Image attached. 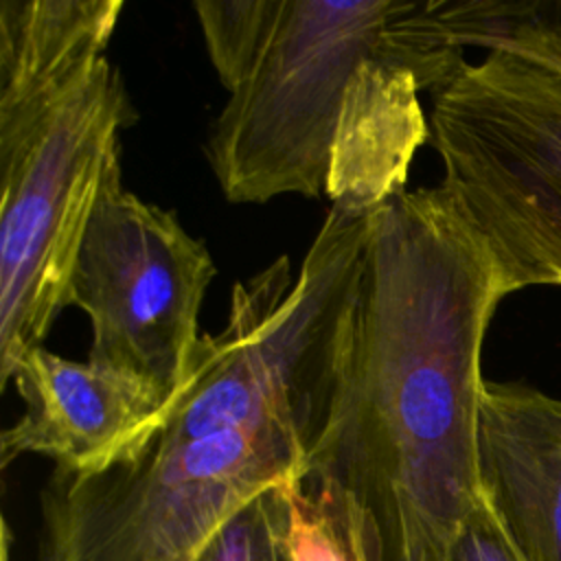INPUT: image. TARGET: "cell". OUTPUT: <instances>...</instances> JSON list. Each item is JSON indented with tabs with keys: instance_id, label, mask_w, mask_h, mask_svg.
Segmentation results:
<instances>
[{
	"instance_id": "obj_1",
	"label": "cell",
	"mask_w": 561,
	"mask_h": 561,
	"mask_svg": "<svg viewBox=\"0 0 561 561\" xmlns=\"http://www.w3.org/2000/svg\"><path fill=\"white\" fill-rule=\"evenodd\" d=\"M513 285L443 186L368 217L331 412L302 491L355 526L373 561H451L484 491L482 344Z\"/></svg>"
},
{
	"instance_id": "obj_2",
	"label": "cell",
	"mask_w": 561,
	"mask_h": 561,
	"mask_svg": "<svg viewBox=\"0 0 561 561\" xmlns=\"http://www.w3.org/2000/svg\"><path fill=\"white\" fill-rule=\"evenodd\" d=\"M370 213L329 208L298 274L280 254L232 287L158 425L110 467L50 473L35 561H178L245 504L302 484L331 412Z\"/></svg>"
},
{
	"instance_id": "obj_3",
	"label": "cell",
	"mask_w": 561,
	"mask_h": 561,
	"mask_svg": "<svg viewBox=\"0 0 561 561\" xmlns=\"http://www.w3.org/2000/svg\"><path fill=\"white\" fill-rule=\"evenodd\" d=\"M373 57L405 61L434 94L467 61L443 39L432 0H280L208 131L206 156L224 197L263 204L320 195L346 88Z\"/></svg>"
},
{
	"instance_id": "obj_4",
	"label": "cell",
	"mask_w": 561,
	"mask_h": 561,
	"mask_svg": "<svg viewBox=\"0 0 561 561\" xmlns=\"http://www.w3.org/2000/svg\"><path fill=\"white\" fill-rule=\"evenodd\" d=\"M134 118L107 57L37 101L0 110V390L68 305L101 182Z\"/></svg>"
},
{
	"instance_id": "obj_5",
	"label": "cell",
	"mask_w": 561,
	"mask_h": 561,
	"mask_svg": "<svg viewBox=\"0 0 561 561\" xmlns=\"http://www.w3.org/2000/svg\"><path fill=\"white\" fill-rule=\"evenodd\" d=\"M430 125L440 186L513 289L561 287V75L486 53L434 94Z\"/></svg>"
},
{
	"instance_id": "obj_6",
	"label": "cell",
	"mask_w": 561,
	"mask_h": 561,
	"mask_svg": "<svg viewBox=\"0 0 561 561\" xmlns=\"http://www.w3.org/2000/svg\"><path fill=\"white\" fill-rule=\"evenodd\" d=\"M215 261L178 215L123 186L121 156L101 182L68 287L92 327L88 362L129 375L169 408L188 379Z\"/></svg>"
},
{
	"instance_id": "obj_7",
	"label": "cell",
	"mask_w": 561,
	"mask_h": 561,
	"mask_svg": "<svg viewBox=\"0 0 561 561\" xmlns=\"http://www.w3.org/2000/svg\"><path fill=\"white\" fill-rule=\"evenodd\" d=\"M13 381L24 414L0 436L2 467L35 454L61 473H96L145 438L167 410L138 379L44 346L18 362Z\"/></svg>"
},
{
	"instance_id": "obj_8",
	"label": "cell",
	"mask_w": 561,
	"mask_h": 561,
	"mask_svg": "<svg viewBox=\"0 0 561 561\" xmlns=\"http://www.w3.org/2000/svg\"><path fill=\"white\" fill-rule=\"evenodd\" d=\"M486 502L524 561H561V399L484 381L478 425Z\"/></svg>"
},
{
	"instance_id": "obj_9",
	"label": "cell",
	"mask_w": 561,
	"mask_h": 561,
	"mask_svg": "<svg viewBox=\"0 0 561 561\" xmlns=\"http://www.w3.org/2000/svg\"><path fill=\"white\" fill-rule=\"evenodd\" d=\"M414 70L373 57L355 70L337 116L324 193L333 206L373 213L405 191L408 169L427 138Z\"/></svg>"
},
{
	"instance_id": "obj_10",
	"label": "cell",
	"mask_w": 561,
	"mask_h": 561,
	"mask_svg": "<svg viewBox=\"0 0 561 561\" xmlns=\"http://www.w3.org/2000/svg\"><path fill=\"white\" fill-rule=\"evenodd\" d=\"M121 0H2L0 110L37 101L105 57Z\"/></svg>"
},
{
	"instance_id": "obj_11",
	"label": "cell",
	"mask_w": 561,
	"mask_h": 561,
	"mask_svg": "<svg viewBox=\"0 0 561 561\" xmlns=\"http://www.w3.org/2000/svg\"><path fill=\"white\" fill-rule=\"evenodd\" d=\"M443 39L508 53L561 75V0H432Z\"/></svg>"
},
{
	"instance_id": "obj_12",
	"label": "cell",
	"mask_w": 561,
	"mask_h": 561,
	"mask_svg": "<svg viewBox=\"0 0 561 561\" xmlns=\"http://www.w3.org/2000/svg\"><path fill=\"white\" fill-rule=\"evenodd\" d=\"M193 9L215 72L232 92L272 31L280 0H195Z\"/></svg>"
},
{
	"instance_id": "obj_13",
	"label": "cell",
	"mask_w": 561,
	"mask_h": 561,
	"mask_svg": "<svg viewBox=\"0 0 561 561\" xmlns=\"http://www.w3.org/2000/svg\"><path fill=\"white\" fill-rule=\"evenodd\" d=\"M298 486L280 484L261 493L202 548L178 561H289L291 497Z\"/></svg>"
},
{
	"instance_id": "obj_14",
	"label": "cell",
	"mask_w": 561,
	"mask_h": 561,
	"mask_svg": "<svg viewBox=\"0 0 561 561\" xmlns=\"http://www.w3.org/2000/svg\"><path fill=\"white\" fill-rule=\"evenodd\" d=\"M287 546L289 561H373L362 533L309 497L302 484L291 497Z\"/></svg>"
},
{
	"instance_id": "obj_15",
	"label": "cell",
	"mask_w": 561,
	"mask_h": 561,
	"mask_svg": "<svg viewBox=\"0 0 561 561\" xmlns=\"http://www.w3.org/2000/svg\"><path fill=\"white\" fill-rule=\"evenodd\" d=\"M451 561H524L486 497L465 524Z\"/></svg>"
}]
</instances>
